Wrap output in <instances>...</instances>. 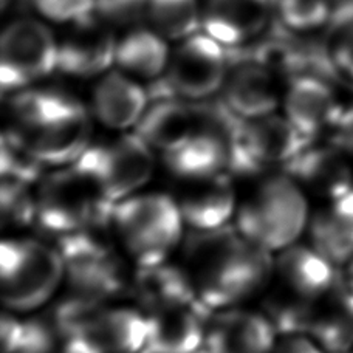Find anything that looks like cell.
Listing matches in <instances>:
<instances>
[{
  "mask_svg": "<svg viewBox=\"0 0 353 353\" xmlns=\"http://www.w3.org/2000/svg\"><path fill=\"white\" fill-rule=\"evenodd\" d=\"M150 0H98L97 14L110 22L125 23L148 16Z\"/></svg>",
  "mask_w": 353,
  "mask_h": 353,
  "instance_id": "36",
  "label": "cell"
},
{
  "mask_svg": "<svg viewBox=\"0 0 353 353\" xmlns=\"http://www.w3.org/2000/svg\"><path fill=\"white\" fill-rule=\"evenodd\" d=\"M0 58L3 92H14L58 70L59 43L47 25L19 19L3 31Z\"/></svg>",
  "mask_w": 353,
  "mask_h": 353,
  "instance_id": "9",
  "label": "cell"
},
{
  "mask_svg": "<svg viewBox=\"0 0 353 353\" xmlns=\"http://www.w3.org/2000/svg\"><path fill=\"white\" fill-rule=\"evenodd\" d=\"M271 353H325L310 336H283L277 338Z\"/></svg>",
  "mask_w": 353,
  "mask_h": 353,
  "instance_id": "38",
  "label": "cell"
},
{
  "mask_svg": "<svg viewBox=\"0 0 353 353\" xmlns=\"http://www.w3.org/2000/svg\"><path fill=\"white\" fill-rule=\"evenodd\" d=\"M285 118L302 135L316 140L321 132L330 130L341 113L336 93L323 77H299L290 81L283 99Z\"/></svg>",
  "mask_w": 353,
  "mask_h": 353,
  "instance_id": "16",
  "label": "cell"
},
{
  "mask_svg": "<svg viewBox=\"0 0 353 353\" xmlns=\"http://www.w3.org/2000/svg\"><path fill=\"white\" fill-rule=\"evenodd\" d=\"M46 168L34 155L27 138L16 129L6 130L2 138V180L31 186L42 180Z\"/></svg>",
  "mask_w": 353,
  "mask_h": 353,
  "instance_id": "31",
  "label": "cell"
},
{
  "mask_svg": "<svg viewBox=\"0 0 353 353\" xmlns=\"http://www.w3.org/2000/svg\"><path fill=\"white\" fill-rule=\"evenodd\" d=\"M148 17L169 39H188L203 27L197 0H150Z\"/></svg>",
  "mask_w": 353,
  "mask_h": 353,
  "instance_id": "30",
  "label": "cell"
},
{
  "mask_svg": "<svg viewBox=\"0 0 353 353\" xmlns=\"http://www.w3.org/2000/svg\"><path fill=\"white\" fill-rule=\"evenodd\" d=\"M273 11V0H206L201 21L208 36L226 48H236L267 33Z\"/></svg>",
  "mask_w": 353,
  "mask_h": 353,
  "instance_id": "10",
  "label": "cell"
},
{
  "mask_svg": "<svg viewBox=\"0 0 353 353\" xmlns=\"http://www.w3.org/2000/svg\"><path fill=\"white\" fill-rule=\"evenodd\" d=\"M312 144L287 118L273 113L256 119L237 117L230 132L228 171L251 176L270 168L283 169Z\"/></svg>",
  "mask_w": 353,
  "mask_h": 353,
  "instance_id": "7",
  "label": "cell"
},
{
  "mask_svg": "<svg viewBox=\"0 0 353 353\" xmlns=\"http://www.w3.org/2000/svg\"><path fill=\"white\" fill-rule=\"evenodd\" d=\"M113 228L123 253L135 267L171 261L186 234L175 199L161 192H138L118 201Z\"/></svg>",
  "mask_w": 353,
  "mask_h": 353,
  "instance_id": "3",
  "label": "cell"
},
{
  "mask_svg": "<svg viewBox=\"0 0 353 353\" xmlns=\"http://www.w3.org/2000/svg\"><path fill=\"white\" fill-rule=\"evenodd\" d=\"M277 335L261 310L231 307L212 312L208 324V353H271Z\"/></svg>",
  "mask_w": 353,
  "mask_h": 353,
  "instance_id": "12",
  "label": "cell"
},
{
  "mask_svg": "<svg viewBox=\"0 0 353 353\" xmlns=\"http://www.w3.org/2000/svg\"><path fill=\"white\" fill-rule=\"evenodd\" d=\"M23 137L43 166L67 168L74 165L92 144V123L83 104L78 103L39 130Z\"/></svg>",
  "mask_w": 353,
  "mask_h": 353,
  "instance_id": "17",
  "label": "cell"
},
{
  "mask_svg": "<svg viewBox=\"0 0 353 353\" xmlns=\"http://www.w3.org/2000/svg\"><path fill=\"white\" fill-rule=\"evenodd\" d=\"M212 312L200 301L149 313L144 353H197L205 347Z\"/></svg>",
  "mask_w": 353,
  "mask_h": 353,
  "instance_id": "14",
  "label": "cell"
},
{
  "mask_svg": "<svg viewBox=\"0 0 353 353\" xmlns=\"http://www.w3.org/2000/svg\"><path fill=\"white\" fill-rule=\"evenodd\" d=\"M261 296V313L268 319L277 338L308 336L318 301L301 298L274 281Z\"/></svg>",
  "mask_w": 353,
  "mask_h": 353,
  "instance_id": "27",
  "label": "cell"
},
{
  "mask_svg": "<svg viewBox=\"0 0 353 353\" xmlns=\"http://www.w3.org/2000/svg\"><path fill=\"white\" fill-rule=\"evenodd\" d=\"M174 199L185 226L194 231H210L230 225L239 206L228 172L181 181L180 191Z\"/></svg>",
  "mask_w": 353,
  "mask_h": 353,
  "instance_id": "11",
  "label": "cell"
},
{
  "mask_svg": "<svg viewBox=\"0 0 353 353\" xmlns=\"http://www.w3.org/2000/svg\"><path fill=\"white\" fill-rule=\"evenodd\" d=\"M223 85V103L242 119H256L273 113L279 104L276 74L253 61L231 62Z\"/></svg>",
  "mask_w": 353,
  "mask_h": 353,
  "instance_id": "21",
  "label": "cell"
},
{
  "mask_svg": "<svg viewBox=\"0 0 353 353\" xmlns=\"http://www.w3.org/2000/svg\"><path fill=\"white\" fill-rule=\"evenodd\" d=\"M341 279L338 267L312 245L298 242L276 253L273 281L301 298L319 301Z\"/></svg>",
  "mask_w": 353,
  "mask_h": 353,
  "instance_id": "15",
  "label": "cell"
},
{
  "mask_svg": "<svg viewBox=\"0 0 353 353\" xmlns=\"http://www.w3.org/2000/svg\"><path fill=\"white\" fill-rule=\"evenodd\" d=\"M77 104V99L64 93L41 90V88H25L12 94L8 103L12 129L22 132L23 135H30Z\"/></svg>",
  "mask_w": 353,
  "mask_h": 353,
  "instance_id": "29",
  "label": "cell"
},
{
  "mask_svg": "<svg viewBox=\"0 0 353 353\" xmlns=\"http://www.w3.org/2000/svg\"><path fill=\"white\" fill-rule=\"evenodd\" d=\"M180 254L199 301L211 312L241 307L261 296L274 277V254L245 239L234 223L188 230Z\"/></svg>",
  "mask_w": 353,
  "mask_h": 353,
  "instance_id": "1",
  "label": "cell"
},
{
  "mask_svg": "<svg viewBox=\"0 0 353 353\" xmlns=\"http://www.w3.org/2000/svg\"><path fill=\"white\" fill-rule=\"evenodd\" d=\"M349 353H353V352H349Z\"/></svg>",
  "mask_w": 353,
  "mask_h": 353,
  "instance_id": "40",
  "label": "cell"
},
{
  "mask_svg": "<svg viewBox=\"0 0 353 353\" xmlns=\"http://www.w3.org/2000/svg\"><path fill=\"white\" fill-rule=\"evenodd\" d=\"M343 279H344V283L347 285L350 292H353V259L347 265H345V270L343 273Z\"/></svg>",
  "mask_w": 353,
  "mask_h": 353,
  "instance_id": "39",
  "label": "cell"
},
{
  "mask_svg": "<svg viewBox=\"0 0 353 353\" xmlns=\"http://www.w3.org/2000/svg\"><path fill=\"white\" fill-rule=\"evenodd\" d=\"M83 174L98 192L118 203L146 185L154 174L152 148L138 134H129L109 143L90 144L72 165Z\"/></svg>",
  "mask_w": 353,
  "mask_h": 353,
  "instance_id": "6",
  "label": "cell"
},
{
  "mask_svg": "<svg viewBox=\"0 0 353 353\" xmlns=\"http://www.w3.org/2000/svg\"><path fill=\"white\" fill-rule=\"evenodd\" d=\"M132 298L146 314L197 302L191 276L180 262H161L135 267Z\"/></svg>",
  "mask_w": 353,
  "mask_h": 353,
  "instance_id": "19",
  "label": "cell"
},
{
  "mask_svg": "<svg viewBox=\"0 0 353 353\" xmlns=\"http://www.w3.org/2000/svg\"><path fill=\"white\" fill-rule=\"evenodd\" d=\"M308 336L325 353L353 352V292L344 279L316 302Z\"/></svg>",
  "mask_w": 353,
  "mask_h": 353,
  "instance_id": "25",
  "label": "cell"
},
{
  "mask_svg": "<svg viewBox=\"0 0 353 353\" xmlns=\"http://www.w3.org/2000/svg\"><path fill=\"white\" fill-rule=\"evenodd\" d=\"M203 124V104L181 98L155 99L137 124V134L152 149L169 152L188 141Z\"/></svg>",
  "mask_w": 353,
  "mask_h": 353,
  "instance_id": "20",
  "label": "cell"
},
{
  "mask_svg": "<svg viewBox=\"0 0 353 353\" xmlns=\"http://www.w3.org/2000/svg\"><path fill=\"white\" fill-rule=\"evenodd\" d=\"M135 265L124 253L115 251L84 263L65 268L67 290L87 296L101 304L130 296Z\"/></svg>",
  "mask_w": 353,
  "mask_h": 353,
  "instance_id": "22",
  "label": "cell"
},
{
  "mask_svg": "<svg viewBox=\"0 0 353 353\" xmlns=\"http://www.w3.org/2000/svg\"><path fill=\"white\" fill-rule=\"evenodd\" d=\"M43 17L53 22L78 25L97 16L98 0H30Z\"/></svg>",
  "mask_w": 353,
  "mask_h": 353,
  "instance_id": "34",
  "label": "cell"
},
{
  "mask_svg": "<svg viewBox=\"0 0 353 353\" xmlns=\"http://www.w3.org/2000/svg\"><path fill=\"white\" fill-rule=\"evenodd\" d=\"M325 48L333 74L353 83V21L333 27Z\"/></svg>",
  "mask_w": 353,
  "mask_h": 353,
  "instance_id": "35",
  "label": "cell"
},
{
  "mask_svg": "<svg viewBox=\"0 0 353 353\" xmlns=\"http://www.w3.org/2000/svg\"><path fill=\"white\" fill-rule=\"evenodd\" d=\"M117 64L137 77L157 79L169 67V50L160 33L137 28L118 42Z\"/></svg>",
  "mask_w": 353,
  "mask_h": 353,
  "instance_id": "28",
  "label": "cell"
},
{
  "mask_svg": "<svg viewBox=\"0 0 353 353\" xmlns=\"http://www.w3.org/2000/svg\"><path fill=\"white\" fill-rule=\"evenodd\" d=\"M228 65V53L222 43L206 33L194 34L176 48L166 77L157 79L148 92L149 99L210 98L225 85Z\"/></svg>",
  "mask_w": 353,
  "mask_h": 353,
  "instance_id": "8",
  "label": "cell"
},
{
  "mask_svg": "<svg viewBox=\"0 0 353 353\" xmlns=\"http://www.w3.org/2000/svg\"><path fill=\"white\" fill-rule=\"evenodd\" d=\"M118 41L97 19L73 25L59 43L58 70L77 78H90L117 62Z\"/></svg>",
  "mask_w": 353,
  "mask_h": 353,
  "instance_id": "18",
  "label": "cell"
},
{
  "mask_svg": "<svg viewBox=\"0 0 353 353\" xmlns=\"http://www.w3.org/2000/svg\"><path fill=\"white\" fill-rule=\"evenodd\" d=\"M83 335L101 353H144L148 316L138 307L104 305Z\"/></svg>",
  "mask_w": 353,
  "mask_h": 353,
  "instance_id": "23",
  "label": "cell"
},
{
  "mask_svg": "<svg viewBox=\"0 0 353 353\" xmlns=\"http://www.w3.org/2000/svg\"><path fill=\"white\" fill-rule=\"evenodd\" d=\"M276 21L293 33L318 30L332 21L327 0H273Z\"/></svg>",
  "mask_w": 353,
  "mask_h": 353,
  "instance_id": "33",
  "label": "cell"
},
{
  "mask_svg": "<svg viewBox=\"0 0 353 353\" xmlns=\"http://www.w3.org/2000/svg\"><path fill=\"white\" fill-rule=\"evenodd\" d=\"M307 232L319 254L335 267H345L353 259V191L310 214Z\"/></svg>",
  "mask_w": 353,
  "mask_h": 353,
  "instance_id": "24",
  "label": "cell"
},
{
  "mask_svg": "<svg viewBox=\"0 0 353 353\" xmlns=\"http://www.w3.org/2000/svg\"><path fill=\"white\" fill-rule=\"evenodd\" d=\"M36 194V226L52 239L113 217L105 200L73 166L42 176Z\"/></svg>",
  "mask_w": 353,
  "mask_h": 353,
  "instance_id": "5",
  "label": "cell"
},
{
  "mask_svg": "<svg viewBox=\"0 0 353 353\" xmlns=\"http://www.w3.org/2000/svg\"><path fill=\"white\" fill-rule=\"evenodd\" d=\"M0 223L8 231H22L36 225V194L28 185L2 180Z\"/></svg>",
  "mask_w": 353,
  "mask_h": 353,
  "instance_id": "32",
  "label": "cell"
},
{
  "mask_svg": "<svg viewBox=\"0 0 353 353\" xmlns=\"http://www.w3.org/2000/svg\"><path fill=\"white\" fill-rule=\"evenodd\" d=\"M25 318L22 314L5 310L0 327V344L2 353H17L23 339Z\"/></svg>",
  "mask_w": 353,
  "mask_h": 353,
  "instance_id": "37",
  "label": "cell"
},
{
  "mask_svg": "<svg viewBox=\"0 0 353 353\" xmlns=\"http://www.w3.org/2000/svg\"><path fill=\"white\" fill-rule=\"evenodd\" d=\"M308 219L304 189L290 175L276 174L239 203L234 225L245 239L276 254L298 243Z\"/></svg>",
  "mask_w": 353,
  "mask_h": 353,
  "instance_id": "2",
  "label": "cell"
},
{
  "mask_svg": "<svg viewBox=\"0 0 353 353\" xmlns=\"http://www.w3.org/2000/svg\"><path fill=\"white\" fill-rule=\"evenodd\" d=\"M283 169L304 192L325 201L338 200L353 191V169L349 157L333 144H312Z\"/></svg>",
  "mask_w": 353,
  "mask_h": 353,
  "instance_id": "13",
  "label": "cell"
},
{
  "mask_svg": "<svg viewBox=\"0 0 353 353\" xmlns=\"http://www.w3.org/2000/svg\"><path fill=\"white\" fill-rule=\"evenodd\" d=\"M149 94L135 81L112 72L99 81L93 92V109L107 128L128 129L140 123L148 109Z\"/></svg>",
  "mask_w": 353,
  "mask_h": 353,
  "instance_id": "26",
  "label": "cell"
},
{
  "mask_svg": "<svg viewBox=\"0 0 353 353\" xmlns=\"http://www.w3.org/2000/svg\"><path fill=\"white\" fill-rule=\"evenodd\" d=\"M65 282V263L53 243L11 236L0 245V287L5 310L31 314L50 305Z\"/></svg>",
  "mask_w": 353,
  "mask_h": 353,
  "instance_id": "4",
  "label": "cell"
}]
</instances>
